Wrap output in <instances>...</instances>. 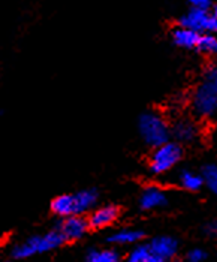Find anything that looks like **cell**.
<instances>
[{
  "mask_svg": "<svg viewBox=\"0 0 217 262\" xmlns=\"http://www.w3.org/2000/svg\"><path fill=\"white\" fill-rule=\"evenodd\" d=\"M217 108V63L210 64L204 72V81L198 85L193 95L195 113L207 117L211 116Z\"/></svg>",
  "mask_w": 217,
  "mask_h": 262,
  "instance_id": "6da1fadb",
  "label": "cell"
},
{
  "mask_svg": "<svg viewBox=\"0 0 217 262\" xmlns=\"http://www.w3.org/2000/svg\"><path fill=\"white\" fill-rule=\"evenodd\" d=\"M199 36L201 35L197 32H192V30L180 27V26L172 30V40L176 42V45L181 47V48H197Z\"/></svg>",
  "mask_w": 217,
  "mask_h": 262,
  "instance_id": "7c38bea8",
  "label": "cell"
},
{
  "mask_svg": "<svg viewBox=\"0 0 217 262\" xmlns=\"http://www.w3.org/2000/svg\"><path fill=\"white\" fill-rule=\"evenodd\" d=\"M85 262H120L119 253L111 249L105 250H90Z\"/></svg>",
  "mask_w": 217,
  "mask_h": 262,
  "instance_id": "2e32d148",
  "label": "cell"
},
{
  "mask_svg": "<svg viewBox=\"0 0 217 262\" xmlns=\"http://www.w3.org/2000/svg\"><path fill=\"white\" fill-rule=\"evenodd\" d=\"M166 195L163 193L162 189H159L156 186H150L147 189H144L141 198H139V205L144 210H155L162 205L166 204Z\"/></svg>",
  "mask_w": 217,
  "mask_h": 262,
  "instance_id": "9c48e42d",
  "label": "cell"
},
{
  "mask_svg": "<svg viewBox=\"0 0 217 262\" xmlns=\"http://www.w3.org/2000/svg\"><path fill=\"white\" fill-rule=\"evenodd\" d=\"M204 234L207 237H217V222L216 221H211L208 222L207 225H204Z\"/></svg>",
  "mask_w": 217,
  "mask_h": 262,
  "instance_id": "7402d4cb",
  "label": "cell"
},
{
  "mask_svg": "<svg viewBox=\"0 0 217 262\" xmlns=\"http://www.w3.org/2000/svg\"><path fill=\"white\" fill-rule=\"evenodd\" d=\"M197 48L201 53L217 54V36H214V35H201L198 39Z\"/></svg>",
  "mask_w": 217,
  "mask_h": 262,
  "instance_id": "ac0fdd59",
  "label": "cell"
},
{
  "mask_svg": "<svg viewBox=\"0 0 217 262\" xmlns=\"http://www.w3.org/2000/svg\"><path fill=\"white\" fill-rule=\"evenodd\" d=\"M138 129L142 140L155 148L168 142L169 135H171V130H169L165 119L153 111L144 113L139 117Z\"/></svg>",
  "mask_w": 217,
  "mask_h": 262,
  "instance_id": "7a4b0ae2",
  "label": "cell"
},
{
  "mask_svg": "<svg viewBox=\"0 0 217 262\" xmlns=\"http://www.w3.org/2000/svg\"><path fill=\"white\" fill-rule=\"evenodd\" d=\"M63 243V238L57 231L44 234V235H35L24 243H21L18 246L14 247L12 255L18 259H24V258H30L39 253H45L50 252L56 247H59Z\"/></svg>",
  "mask_w": 217,
  "mask_h": 262,
  "instance_id": "3957f363",
  "label": "cell"
},
{
  "mask_svg": "<svg viewBox=\"0 0 217 262\" xmlns=\"http://www.w3.org/2000/svg\"><path fill=\"white\" fill-rule=\"evenodd\" d=\"M150 256V249H148V246H137L132 252H131V255H129V262H145L147 261V258Z\"/></svg>",
  "mask_w": 217,
  "mask_h": 262,
  "instance_id": "d6986e66",
  "label": "cell"
},
{
  "mask_svg": "<svg viewBox=\"0 0 217 262\" xmlns=\"http://www.w3.org/2000/svg\"><path fill=\"white\" fill-rule=\"evenodd\" d=\"M180 183H181V186L184 189L192 190V192L199 190L202 187V184H204L202 177L199 174H197V172H193V171H189V169L181 171V174H180Z\"/></svg>",
  "mask_w": 217,
  "mask_h": 262,
  "instance_id": "9a60e30c",
  "label": "cell"
},
{
  "mask_svg": "<svg viewBox=\"0 0 217 262\" xmlns=\"http://www.w3.org/2000/svg\"><path fill=\"white\" fill-rule=\"evenodd\" d=\"M98 201V192L95 189H85L74 195V207H75V216H78L84 211H89Z\"/></svg>",
  "mask_w": 217,
  "mask_h": 262,
  "instance_id": "30bf717a",
  "label": "cell"
},
{
  "mask_svg": "<svg viewBox=\"0 0 217 262\" xmlns=\"http://www.w3.org/2000/svg\"><path fill=\"white\" fill-rule=\"evenodd\" d=\"M208 32H217V5L213 6V14H210Z\"/></svg>",
  "mask_w": 217,
  "mask_h": 262,
  "instance_id": "603a6c76",
  "label": "cell"
},
{
  "mask_svg": "<svg viewBox=\"0 0 217 262\" xmlns=\"http://www.w3.org/2000/svg\"><path fill=\"white\" fill-rule=\"evenodd\" d=\"M145 262H166L165 259H162V258H159V256H156V255H151L150 253V256L147 258V261Z\"/></svg>",
  "mask_w": 217,
  "mask_h": 262,
  "instance_id": "cb8c5ba5",
  "label": "cell"
},
{
  "mask_svg": "<svg viewBox=\"0 0 217 262\" xmlns=\"http://www.w3.org/2000/svg\"><path fill=\"white\" fill-rule=\"evenodd\" d=\"M148 249H150V253H151V255H156L159 258L168 261V259H171L172 256H176V253H177L178 250V243L177 240L172 238V237L163 235V237L155 238L153 242L150 243Z\"/></svg>",
  "mask_w": 217,
  "mask_h": 262,
  "instance_id": "ba28073f",
  "label": "cell"
},
{
  "mask_svg": "<svg viewBox=\"0 0 217 262\" xmlns=\"http://www.w3.org/2000/svg\"><path fill=\"white\" fill-rule=\"evenodd\" d=\"M142 232L138 231V229H121V231H117L114 232L108 242L114 243V244H134V243L139 242L142 238Z\"/></svg>",
  "mask_w": 217,
  "mask_h": 262,
  "instance_id": "5bb4252c",
  "label": "cell"
},
{
  "mask_svg": "<svg viewBox=\"0 0 217 262\" xmlns=\"http://www.w3.org/2000/svg\"><path fill=\"white\" fill-rule=\"evenodd\" d=\"M208 23H210V12L207 11H199L190 8L183 17H180L178 24L180 27L189 29L192 32L202 33V32H208Z\"/></svg>",
  "mask_w": 217,
  "mask_h": 262,
  "instance_id": "8992f818",
  "label": "cell"
},
{
  "mask_svg": "<svg viewBox=\"0 0 217 262\" xmlns=\"http://www.w3.org/2000/svg\"><path fill=\"white\" fill-rule=\"evenodd\" d=\"M172 135L177 141L181 142H190L197 138L198 129L195 123L190 120H178L174 127H172Z\"/></svg>",
  "mask_w": 217,
  "mask_h": 262,
  "instance_id": "8fae6325",
  "label": "cell"
},
{
  "mask_svg": "<svg viewBox=\"0 0 217 262\" xmlns=\"http://www.w3.org/2000/svg\"><path fill=\"white\" fill-rule=\"evenodd\" d=\"M202 182L205 183V186L214 193L217 195V165L216 163H208L204 166L202 169Z\"/></svg>",
  "mask_w": 217,
  "mask_h": 262,
  "instance_id": "e0dca14e",
  "label": "cell"
},
{
  "mask_svg": "<svg viewBox=\"0 0 217 262\" xmlns=\"http://www.w3.org/2000/svg\"><path fill=\"white\" fill-rule=\"evenodd\" d=\"M211 6H213V3L210 0H192L190 2V8L199 9V11H207L208 12V9H211Z\"/></svg>",
  "mask_w": 217,
  "mask_h": 262,
  "instance_id": "44dd1931",
  "label": "cell"
},
{
  "mask_svg": "<svg viewBox=\"0 0 217 262\" xmlns=\"http://www.w3.org/2000/svg\"><path fill=\"white\" fill-rule=\"evenodd\" d=\"M87 228H89V223L82 217L69 216V217H64V221L60 223L57 232L61 235L63 242H74V240L81 238L87 232Z\"/></svg>",
  "mask_w": 217,
  "mask_h": 262,
  "instance_id": "5b68a950",
  "label": "cell"
},
{
  "mask_svg": "<svg viewBox=\"0 0 217 262\" xmlns=\"http://www.w3.org/2000/svg\"><path fill=\"white\" fill-rule=\"evenodd\" d=\"M207 259V253L202 249H192L187 253V262H204Z\"/></svg>",
  "mask_w": 217,
  "mask_h": 262,
  "instance_id": "ffe728a7",
  "label": "cell"
},
{
  "mask_svg": "<svg viewBox=\"0 0 217 262\" xmlns=\"http://www.w3.org/2000/svg\"><path fill=\"white\" fill-rule=\"evenodd\" d=\"M126 262H129V261H126Z\"/></svg>",
  "mask_w": 217,
  "mask_h": 262,
  "instance_id": "d4e9b609",
  "label": "cell"
},
{
  "mask_svg": "<svg viewBox=\"0 0 217 262\" xmlns=\"http://www.w3.org/2000/svg\"><path fill=\"white\" fill-rule=\"evenodd\" d=\"M119 216V210L117 207L114 205H103L98 210H95L90 217H89V226L93 228V229H102V228H106L110 226L111 223L116 222Z\"/></svg>",
  "mask_w": 217,
  "mask_h": 262,
  "instance_id": "52a82bcc",
  "label": "cell"
},
{
  "mask_svg": "<svg viewBox=\"0 0 217 262\" xmlns=\"http://www.w3.org/2000/svg\"><path fill=\"white\" fill-rule=\"evenodd\" d=\"M181 147L177 142H165L162 145L156 147L155 153L150 159V169L155 174H163L168 172L171 168L177 165V162L181 159Z\"/></svg>",
  "mask_w": 217,
  "mask_h": 262,
  "instance_id": "277c9868",
  "label": "cell"
},
{
  "mask_svg": "<svg viewBox=\"0 0 217 262\" xmlns=\"http://www.w3.org/2000/svg\"><path fill=\"white\" fill-rule=\"evenodd\" d=\"M51 210L63 217L75 216V207H74V195H60L51 202Z\"/></svg>",
  "mask_w": 217,
  "mask_h": 262,
  "instance_id": "4fadbf2b",
  "label": "cell"
}]
</instances>
